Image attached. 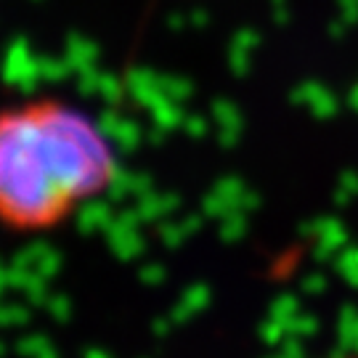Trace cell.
Segmentation results:
<instances>
[{
    "label": "cell",
    "instance_id": "obj_1",
    "mask_svg": "<svg viewBox=\"0 0 358 358\" xmlns=\"http://www.w3.org/2000/svg\"><path fill=\"white\" fill-rule=\"evenodd\" d=\"M115 178L101 130L59 101L0 112V223L16 231L59 226Z\"/></svg>",
    "mask_w": 358,
    "mask_h": 358
},
{
    "label": "cell",
    "instance_id": "obj_2",
    "mask_svg": "<svg viewBox=\"0 0 358 358\" xmlns=\"http://www.w3.org/2000/svg\"><path fill=\"white\" fill-rule=\"evenodd\" d=\"M348 358H358V356H348Z\"/></svg>",
    "mask_w": 358,
    "mask_h": 358
}]
</instances>
